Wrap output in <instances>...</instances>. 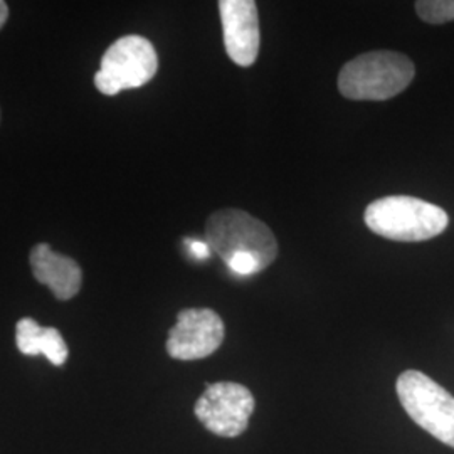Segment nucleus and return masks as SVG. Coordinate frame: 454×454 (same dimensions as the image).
Segmentation results:
<instances>
[{
  "label": "nucleus",
  "mask_w": 454,
  "mask_h": 454,
  "mask_svg": "<svg viewBox=\"0 0 454 454\" xmlns=\"http://www.w3.org/2000/svg\"><path fill=\"white\" fill-rule=\"evenodd\" d=\"M206 243L238 276L256 275L278 256L271 229L241 209L214 212L206 224Z\"/></svg>",
  "instance_id": "obj_1"
},
{
  "label": "nucleus",
  "mask_w": 454,
  "mask_h": 454,
  "mask_svg": "<svg viewBox=\"0 0 454 454\" xmlns=\"http://www.w3.org/2000/svg\"><path fill=\"white\" fill-rule=\"evenodd\" d=\"M194 411L197 419L214 434L236 438L247 429L254 411V397L251 390L236 382L207 384Z\"/></svg>",
  "instance_id": "obj_6"
},
{
  "label": "nucleus",
  "mask_w": 454,
  "mask_h": 454,
  "mask_svg": "<svg viewBox=\"0 0 454 454\" xmlns=\"http://www.w3.org/2000/svg\"><path fill=\"white\" fill-rule=\"evenodd\" d=\"M159 69V56L153 44L142 35L120 37L101 58L95 76L98 91L114 97L123 90L140 88L153 80Z\"/></svg>",
  "instance_id": "obj_5"
},
{
  "label": "nucleus",
  "mask_w": 454,
  "mask_h": 454,
  "mask_svg": "<svg viewBox=\"0 0 454 454\" xmlns=\"http://www.w3.org/2000/svg\"><path fill=\"white\" fill-rule=\"evenodd\" d=\"M185 244H187L189 254L194 260H207L211 256V247H209V244L206 243V239L204 241H200V239H185Z\"/></svg>",
  "instance_id": "obj_12"
},
{
  "label": "nucleus",
  "mask_w": 454,
  "mask_h": 454,
  "mask_svg": "<svg viewBox=\"0 0 454 454\" xmlns=\"http://www.w3.org/2000/svg\"><path fill=\"white\" fill-rule=\"evenodd\" d=\"M223 340L224 324L214 309H182L168 332L167 352L177 360H199L212 356Z\"/></svg>",
  "instance_id": "obj_7"
},
{
  "label": "nucleus",
  "mask_w": 454,
  "mask_h": 454,
  "mask_svg": "<svg viewBox=\"0 0 454 454\" xmlns=\"http://www.w3.org/2000/svg\"><path fill=\"white\" fill-rule=\"evenodd\" d=\"M29 261L34 278L41 285L49 286L58 300H71L82 290V271L80 264L69 256L56 253L49 244L34 246Z\"/></svg>",
  "instance_id": "obj_9"
},
{
  "label": "nucleus",
  "mask_w": 454,
  "mask_h": 454,
  "mask_svg": "<svg viewBox=\"0 0 454 454\" xmlns=\"http://www.w3.org/2000/svg\"><path fill=\"white\" fill-rule=\"evenodd\" d=\"M17 348L24 356H44L52 365H65L67 345L54 326H41L33 318H22L16 325Z\"/></svg>",
  "instance_id": "obj_10"
},
{
  "label": "nucleus",
  "mask_w": 454,
  "mask_h": 454,
  "mask_svg": "<svg viewBox=\"0 0 454 454\" xmlns=\"http://www.w3.org/2000/svg\"><path fill=\"white\" fill-rule=\"evenodd\" d=\"M416 12L427 24H446L454 20V0H419Z\"/></svg>",
  "instance_id": "obj_11"
},
{
  "label": "nucleus",
  "mask_w": 454,
  "mask_h": 454,
  "mask_svg": "<svg viewBox=\"0 0 454 454\" xmlns=\"http://www.w3.org/2000/svg\"><path fill=\"white\" fill-rule=\"evenodd\" d=\"M414 63L401 52L372 51L343 66L339 74L341 95L356 101H384L403 93L414 80Z\"/></svg>",
  "instance_id": "obj_3"
},
{
  "label": "nucleus",
  "mask_w": 454,
  "mask_h": 454,
  "mask_svg": "<svg viewBox=\"0 0 454 454\" xmlns=\"http://www.w3.org/2000/svg\"><path fill=\"white\" fill-rule=\"evenodd\" d=\"M364 221L377 236L401 243L433 239L450 224L444 209L411 195L377 199L365 209Z\"/></svg>",
  "instance_id": "obj_2"
},
{
  "label": "nucleus",
  "mask_w": 454,
  "mask_h": 454,
  "mask_svg": "<svg viewBox=\"0 0 454 454\" xmlns=\"http://www.w3.org/2000/svg\"><path fill=\"white\" fill-rule=\"evenodd\" d=\"M7 17H9V7H7V4H5V2H2V0H0V29L4 27V24H5Z\"/></svg>",
  "instance_id": "obj_13"
},
{
  "label": "nucleus",
  "mask_w": 454,
  "mask_h": 454,
  "mask_svg": "<svg viewBox=\"0 0 454 454\" xmlns=\"http://www.w3.org/2000/svg\"><path fill=\"white\" fill-rule=\"evenodd\" d=\"M219 14L227 56L238 66L254 65L260 54L258 5L253 0H221Z\"/></svg>",
  "instance_id": "obj_8"
},
{
  "label": "nucleus",
  "mask_w": 454,
  "mask_h": 454,
  "mask_svg": "<svg viewBox=\"0 0 454 454\" xmlns=\"http://www.w3.org/2000/svg\"><path fill=\"white\" fill-rule=\"evenodd\" d=\"M395 390L412 421L454 448V397L448 390L419 371L401 373Z\"/></svg>",
  "instance_id": "obj_4"
}]
</instances>
